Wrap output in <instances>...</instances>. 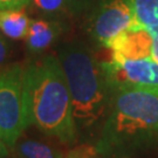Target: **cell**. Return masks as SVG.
Returning <instances> with one entry per match:
<instances>
[{"instance_id": "5b68a950", "label": "cell", "mask_w": 158, "mask_h": 158, "mask_svg": "<svg viewBox=\"0 0 158 158\" xmlns=\"http://www.w3.org/2000/svg\"><path fill=\"white\" fill-rule=\"evenodd\" d=\"M111 90L142 89L158 93V62L152 57L116 59L102 61Z\"/></svg>"}, {"instance_id": "8992f818", "label": "cell", "mask_w": 158, "mask_h": 158, "mask_svg": "<svg viewBox=\"0 0 158 158\" xmlns=\"http://www.w3.org/2000/svg\"><path fill=\"white\" fill-rule=\"evenodd\" d=\"M132 27H136V21L129 0H103L89 18L87 31L94 41L108 48Z\"/></svg>"}, {"instance_id": "3957f363", "label": "cell", "mask_w": 158, "mask_h": 158, "mask_svg": "<svg viewBox=\"0 0 158 158\" xmlns=\"http://www.w3.org/2000/svg\"><path fill=\"white\" fill-rule=\"evenodd\" d=\"M72 100L77 130L85 131L103 122L113 90L93 52L81 42H64L57 49Z\"/></svg>"}, {"instance_id": "7c38bea8", "label": "cell", "mask_w": 158, "mask_h": 158, "mask_svg": "<svg viewBox=\"0 0 158 158\" xmlns=\"http://www.w3.org/2000/svg\"><path fill=\"white\" fill-rule=\"evenodd\" d=\"M134 11L136 27H158V0H129Z\"/></svg>"}, {"instance_id": "e0dca14e", "label": "cell", "mask_w": 158, "mask_h": 158, "mask_svg": "<svg viewBox=\"0 0 158 158\" xmlns=\"http://www.w3.org/2000/svg\"><path fill=\"white\" fill-rule=\"evenodd\" d=\"M8 155H10V148L0 139V158H8Z\"/></svg>"}, {"instance_id": "6da1fadb", "label": "cell", "mask_w": 158, "mask_h": 158, "mask_svg": "<svg viewBox=\"0 0 158 158\" xmlns=\"http://www.w3.org/2000/svg\"><path fill=\"white\" fill-rule=\"evenodd\" d=\"M23 110L26 127L63 145L77 141L67 80L57 55L46 54L23 68Z\"/></svg>"}, {"instance_id": "9a60e30c", "label": "cell", "mask_w": 158, "mask_h": 158, "mask_svg": "<svg viewBox=\"0 0 158 158\" xmlns=\"http://www.w3.org/2000/svg\"><path fill=\"white\" fill-rule=\"evenodd\" d=\"M32 0H0V10H25Z\"/></svg>"}, {"instance_id": "277c9868", "label": "cell", "mask_w": 158, "mask_h": 158, "mask_svg": "<svg viewBox=\"0 0 158 158\" xmlns=\"http://www.w3.org/2000/svg\"><path fill=\"white\" fill-rule=\"evenodd\" d=\"M23 68L21 63L0 69V139L11 149L26 127L23 110Z\"/></svg>"}, {"instance_id": "ba28073f", "label": "cell", "mask_w": 158, "mask_h": 158, "mask_svg": "<svg viewBox=\"0 0 158 158\" xmlns=\"http://www.w3.org/2000/svg\"><path fill=\"white\" fill-rule=\"evenodd\" d=\"M62 143L51 137H32L23 131L10 149L8 158H66Z\"/></svg>"}, {"instance_id": "52a82bcc", "label": "cell", "mask_w": 158, "mask_h": 158, "mask_svg": "<svg viewBox=\"0 0 158 158\" xmlns=\"http://www.w3.org/2000/svg\"><path fill=\"white\" fill-rule=\"evenodd\" d=\"M111 57L143 59L151 57V34L149 28L132 27L118 35L109 45Z\"/></svg>"}, {"instance_id": "5bb4252c", "label": "cell", "mask_w": 158, "mask_h": 158, "mask_svg": "<svg viewBox=\"0 0 158 158\" xmlns=\"http://www.w3.org/2000/svg\"><path fill=\"white\" fill-rule=\"evenodd\" d=\"M11 55V45L6 36L0 32V69L5 67Z\"/></svg>"}, {"instance_id": "8fae6325", "label": "cell", "mask_w": 158, "mask_h": 158, "mask_svg": "<svg viewBox=\"0 0 158 158\" xmlns=\"http://www.w3.org/2000/svg\"><path fill=\"white\" fill-rule=\"evenodd\" d=\"M31 20L23 10H0V32L10 40H25Z\"/></svg>"}, {"instance_id": "9c48e42d", "label": "cell", "mask_w": 158, "mask_h": 158, "mask_svg": "<svg viewBox=\"0 0 158 158\" xmlns=\"http://www.w3.org/2000/svg\"><path fill=\"white\" fill-rule=\"evenodd\" d=\"M64 20L36 19L31 20L27 36L25 38L26 49L34 55L42 54L63 33Z\"/></svg>"}, {"instance_id": "7a4b0ae2", "label": "cell", "mask_w": 158, "mask_h": 158, "mask_svg": "<svg viewBox=\"0 0 158 158\" xmlns=\"http://www.w3.org/2000/svg\"><path fill=\"white\" fill-rule=\"evenodd\" d=\"M95 148L103 158H134L157 150V91L114 90Z\"/></svg>"}, {"instance_id": "4fadbf2b", "label": "cell", "mask_w": 158, "mask_h": 158, "mask_svg": "<svg viewBox=\"0 0 158 158\" xmlns=\"http://www.w3.org/2000/svg\"><path fill=\"white\" fill-rule=\"evenodd\" d=\"M66 158H102L95 147L88 144H82L68 151Z\"/></svg>"}, {"instance_id": "30bf717a", "label": "cell", "mask_w": 158, "mask_h": 158, "mask_svg": "<svg viewBox=\"0 0 158 158\" xmlns=\"http://www.w3.org/2000/svg\"><path fill=\"white\" fill-rule=\"evenodd\" d=\"M90 0H32V4L40 14L49 18L64 20L77 17L89 5Z\"/></svg>"}, {"instance_id": "2e32d148", "label": "cell", "mask_w": 158, "mask_h": 158, "mask_svg": "<svg viewBox=\"0 0 158 158\" xmlns=\"http://www.w3.org/2000/svg\"><path fill=\"white\" fill-rule=\"evenodd\" d=\"M151 34V57L158 62V27L149 28Z\"/></svg>"}]
</instances>
